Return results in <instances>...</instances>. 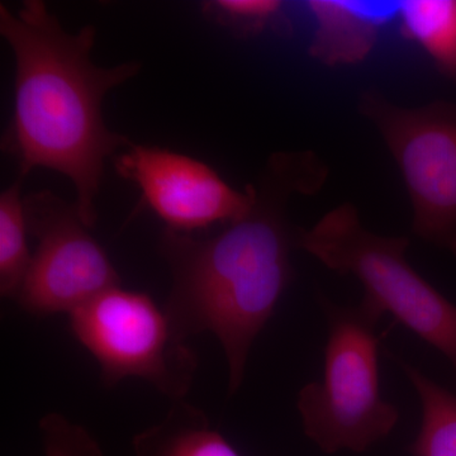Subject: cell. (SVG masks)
I'll list each match as a JSON object with an SVG mask.
<instances>
[{
    "mask_svg": "<svg viewBox=\"0 0 456 456\" xmlns=\"http://www.w3.org/2000/svg\"><path fill=\"white\" fill-rule=\"evenodd\" d=\"M327 174L314 152H278L244 217L209 237L169 230L160 237L159 250L173 278L164 310L183 338H217L230 395L241 387L251 346L293 279L290 250L298 235L287 220L288 200L316 193Z\"/></svg>",
    "mask_w": 456,
    "mask_h": 456,
    "instance_id": "obj_1",
    "label": "cell"
},
{
    "mask_svg": "<svg viewBox=\"0 0 456 456\" xmlns=\"http://www.w3.org/2000/svg\"><path fill=\"white\" fill-rule=\"evenodd\" d=\"M0 33L14 55V104L3 151L16 158L20 175L44 167L73 183L86 226L97 221V200L107 158L130 140L107 127L102 104L110 90L139 74L136 61L113 68L93 64L97 29L65 31L41 0L17 13L0 7Z\"/></svg>",
    "mask_w": 456,
    "mask_h": 456,
    "instance_id": "obj_2",
    "label": "cell"
},
{
    "mask_svg": "<svg viewBox=\"0 0 456 456\" xmlns=\"http://www.w3.org/2000/svg\"><path fill=\"white\" fill-rule=\"evenodd\" d=\"M407 237L375 235L362 226L353 204H342L311 230L298 232V246L327 268L354 275L364 285L362 305L397 322L443 353L456 370V305L408 264Z\"/></svg>",
    "mask_w": 456,
    "mask_h": 456,
    "instance_id": "obj_3",
    "label": "cell"
},
{
    "mask_svg": "<svg viewBox=\"0 0 456 456\" xmlns=\"http://www.w3.org/2000/svg\"><path fill=\"white\" fill-rule=\"evenodd\" d=\"M330 330L325 368L320 382L299 393L305 435L327 454L341 449L362 452L391 434L397 407L380 392L379 345L375 331L380 316L364 305H329Z\"/></svg>",
    "mask_w": 456,
    "mask_h": 456,
    "instance_id": "obj_4",
    "label": "cell"
},
{
    "mask_svg": "<svg viewBox=\"0 0 456 456\" xmlns=\"http://www.w3.org/2000/svg\"><path fill=\"white\" fill-rule=\"evenodd\" d=\"M69 317L74 338L97 360L104 386L140 378L171 402L191 392L197 353L149 294L118 285Z\"/></svg>",
    "mask_w": 456,
    "mask_h": 456,
    "instance_id": "obj_5",
    "label": "cell"
},
{
    "mask_svg": "<svg viewBox=\"0 0 456 456\" xmlns=\"http://www.w3.org/2000/svg\"><path fill=\"white\" fill-rule=\"evenodd\" d=\"M360 110L382 134L413 208V232L456 255V103L402 108L374 92Z\"/></svg>",
    "mask_w": 456,
    "mask_h": 456,
    "instance_id": "obj_6",
    "label": "cell"
},
{
    "mask_svg": "<svg viewBox=\"0 0 456 456\" xmlns=\"http://www.w3.org/2000/svg\"><path fill=\"white\" fill-rule=\"evenodd\" d=\"M25 206L29 235L37 246L16 298L23 310L37 317L70 314L121 285L75 204L41 191L25 197Z\"/></svg>",
    "mask_w": 456,
    "mask_h": 456,
    "instance_id": "obj_7",
    "label": "cell"
},
{
    "mask_svg": "<svg viewBox=\"0 0 456 456\" xmlns=\"http://www.w3.org/2000/svg\"><path fill=\"white\" fill-rule=\"evenodd\" d=\"M113 161L118 175L140 188L142 203L174 232L231 224L256 200L255 185L237 191L208 164L161 147L130 143Z\"/></svg>",
    "mask_w": 456,
    "mask_h": 456,
    "instance_id": "obj_8",
    "label": "cell"
},
{
    "mask_svg": "<svg viewBox=\"0 0 456 456\" xmlns=\"http://www.w3.org/2000/svg\"><path fill=\"white\" fill-rule=\"evenodd\" d=\"M317 20L312 55L329 65L362 61L373 49L378 31L395 16L401 3L312 0Z\"/></svg>",
    "mask_w": 456,
    "mask_h": 456,
    "instance_id": "obj_9",
    "label": "cell"
},
{
    "mask_svg": "<svg viewBox=\"0 0 456 456\" xmlns=\"http://www.w3.org/2000/svg\"><path fill=\"white\" fill-rule=\"evenodd\" d=\"M134 456H241L208 417L185 399L173 402L159 424L132 440Z\"/></svg>",
    "mask_w": 456,
    "mask_h": 456,
    "instance_id": "obj_10",
    "label": "cell"
},
{
    "mask_svg": "<svg viewBox=\"0 0 456 456\" xmlns=\"http://www.w3.org/2000/svg\"><path fill=\"white\" fill-rule=\"evenodd\" d=\"M399 17L404 35L456 80V0H407L401 3Z\"/></svg>",
    "mask_w": 456,
    "mask_h": 456,
    "instance_id": "obj_11",
    "label": "cell"
},
{
    "mask_svg": "<svg viewBox=\"0 0 456 456\" xmlns=\"http://www.w3.org/2000/svg\"><path fill=\"white\" fill-rule=\"evenodd\" d=\"M421 399L422 422L412 456H456V395L402 362Z\"/></svg>",
    "mask_w": 456,
    "mask_h": 456,
    "instance_id": "obj_12",
    "label": "cell"
},
{
    "mask_svg": "<svg viewBox=\"0 0 456 456\" xmlns=\"http://www.w3.org/2000/svg\"><path fill=\"white\" fill-rule=\"evenodd\" d=\"M18 176L11 187L0 194V293L5 298L16 299L31 263L28 248L22 183Z\"/></svg>",
    "mask_w": 456,
    "mask_h": 456,
    "instance_id": "obj_13",
    "label": "cell"
},
{
    "mask_svg": "<svg viewBox=\"0 0 456 456\" xmlns=\"http://www.w3.org/2000/svg\"><path fill=\"white\" fill-rule=\"evenodd\" d=\"M204 16L239 36H254L281 26L277 0H213L203 3Z\"/></svg>",
    "mask_w": 456,
    "mask_h": 456,
    "instance_id": "obj_14",
    "label": "cell"
},
{
    "mask_svg": "<svg viewBox=\"0 0 456 456\" xmlns=\"http://www.w3.org/2000/svg\"><path fill=\"white\" fill-rule=\"evenodd\" d=\"M38 428L45 456H104L93 435L61 413H47Z\"/></svg>",
    "mask_w": 456,
    "mask_h": 456,
    "instance_id": "obj_15",
    "label": "cell"
}]
</instances>
